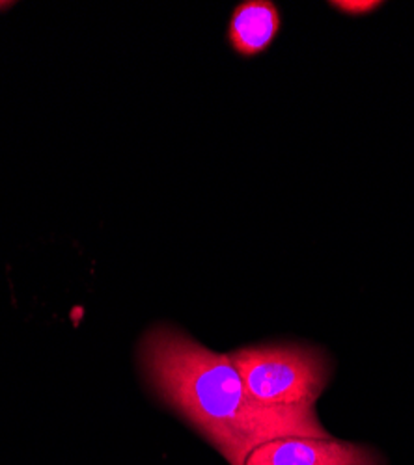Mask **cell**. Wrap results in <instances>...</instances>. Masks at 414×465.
<instances>
[{
  "label": "cell",
  "instance_id": "1",
  "mask_svg": "<svg viewBox=\"0 0 414 465\" xmlns=\"http://www.w3.org/2000/svg\"><path fill=\"white\" fill-rule=\"evenodd\" d=\"M140 363L156 393L226 458L245 465L254 449L280 438H330L316 408L256 401L228 354L209 351L187 333L157 326L140 344Z\"/></svg>",
  "mask_w": 414,
  "mask_h": 465
},
{
  "label": "cell",
  "instance_id": "2",
  "mask_svg": "<svg viewBox=\"0 0 414 465\" xmlns=\"http://www.w3.org/2000/svg\"><path fill=\"white\" fill-rule=\"evenodd\" d=\"M228 356L247 391L269 406L314 408L330 378L327 358L308 346H248Z\"/></svg>",
  "mask_w": 414,
  "mask_h": 465
},
{
  "label": "cell",
  "instance_id": "3",
  "mask_svg": "<svg viewBox=\"0 0 414 465\" xmlns=\"http://www.w3.org/2000/svg\"><path fill=\"white\" fill-rule=\"evenodd\" d=\"M245 465H383L379 456L336 438L293 436L263 443L250 452Z\"/></svg>",
  "mask_w": 414,
  "mask_h": 465
},
{
  "label": "cell",
  "instance_id": "4",
  "mask_svg": "<svg viewBox=\"0 0 414 465\" xmlns=\"http://www.w3.org/2000/svg\"><path fill=\"white\" fill-rule=\"evenodd\" d=\"M282 26V17L271 0H247L241 3L230 19L228 40L241 56H256L266 53Z\"/></svg>",
  "mask_w": 414,
  "mask_h": 465
},
{
  "label": "cell",
  "instance_id": "5",
  "mask_svg": "<svg viewBox=\"0 0 414 465\" xmlns=\"http://www.w3.org/2000/svg\"><path fill=\"white\" fill-rule=\"evenodd\" d=\"M328 6L351 17H362L383 6L381 0H330Z\"/></svg>",
  "mask_w": 414,
  "mask_h": 465
},
{
  "label": "cell",
  "instance_id": "6",
  "mask_svg": "<svg viewBox=\"0 0 414 465\" xmlns=\"http://www.w3.org/2000/svg\"><path fill=\"white\" fill-rule=\"evenodd\" d=\"M6 6H10L8 3H0V8H6Z\"/></svg>",
  "mask_w": 414,
  "mask_h": 465
}]
</instances>
